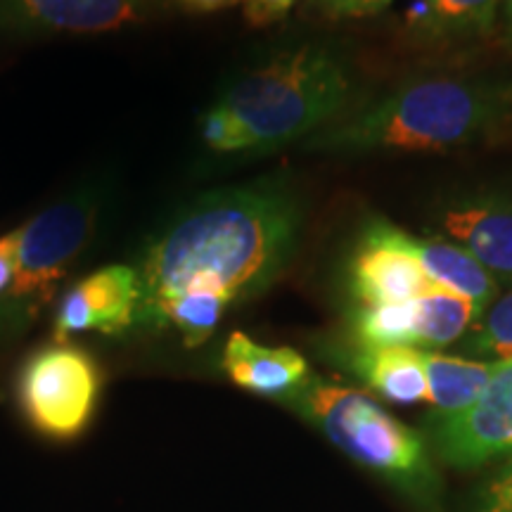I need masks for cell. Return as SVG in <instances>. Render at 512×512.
<instances>
[{
    "instance_id": "obj_1",
    "label": "cell",
    "mask_w": 512,
    "mask_h": 512,
    "mask_svg": "<svg viewBox=\"0 0 512 512\" xmlns=\"http://www.w3.org/2000/svg\"><path fill=\"white\" fill-rule=\"evenodd\" d=\"M302 209L283 185L256 183L209 192L190 204L140 256L138 323L192 285L219 287L230 299L278 278L297 247Z\"/></svg>"
},
{
    "instance_id": "obj_2",
    "label": "cell",
    "mask_w": 512,
    "mask_h": 512,
    "mask_svg": "<svg viewBox=\"0 0 512 512\" xmlns=\"http://www.w3.org/2000/svg\"><path fill=\"white\" fill-rule=\"evenodd\" d=\"M351 83L330 50L306 46L242 76L202 117L216 152L268 150L316 131L342 110Z\"/></svg>"
},
{
    "instance_id": "obj_3",
    "label": "cell",
    "mask_w": 512,
    "mask_h": 512,
    "mask_svg": "<svg viewBox=\"0 0 512 512\" xmlns=\"http://www.w3.org/2000/svg\"><path fill=\"white\" fill-rule=\"evenodd\" d=\"M510 107V95L491 86L432 79L396 91L366 112L309 140L318 150H451L486 128Z\"/></svg>"
},
{
    "instance_id": "obj_4",
    "label": "cell",
    "mask_w": 512,
    "mask_h": 512,
    "mask_svg": "<svg viewBox=\"0 0 512 512\" xmlns=\"http://www.w3.org/2000/svg\"><path fill=\"white\" fill-rule=\"evenodd\" d=\"M290 401L356 463L396 479H418L427 472L418 434L368 394L311 377Z\"/></svg>"
},
{
    "instance_id": "obj_5",
    "label": "cell",
    "mask_w": 512,
    "mask_h": 512,
    "mask_svg": "<svg viewBox=\"0 0 512 512\" xmlns=\"http://www.w3.org/2000/svg\"><path fill=\"white\" fill-rule=\"evenodd\" d=\"M98 197L83 192L72 200L53 204L22 228L12 230L17 240L15 278L5 292L10 304L36 313L53 299L55 287L91 242Z\"/></svg>"
},
{
    "instance_id": "obj_6",
    "label": "cell",
    "mask_w": 512,
    "mask_h": 512,
    "mask_svg": "<svg viewBox=\"0 0 512 512\" xmlns=\"http://www.w3.org/2000/svg\"><path fill=\"white\" fill-rule=\"evenodd\" d=\"M98 370L76 347L41 349L19 377V403L38 432L67 439L91 420L98 399Z\"/></svg>"
},
{
    "instance_id": "obj_7",
    "label": "cell",
    "mask_w": 512,
    "mask_h": 512,
    "mask_svg": "<svg viewBox=\"0 0 512 512\" xmlns=\"http://www.w3.org/2000/svg\"><path fill=\"white\" fill-rule=\"evenodd\" d=\"M441 458L458 467H477L512 451V361L496 363L482 396L437 427Z\"/></svg>"
},
{
    "instance_id": "obj_8",
    "label": "cell",
    "mask_w": 512,
    "mask_h": 512,
    "mask_svg": "<svg viewBox=\"0 0 512 512\" xmlns=\"http://www.w3.org/2000/svg\"><path fill=\"white\" fill-rule=\"evenodd\" d=\"M140 278L133 266H105L76 283L57 309V342L79 332L121 335L138 323Z\"/></svg>"
},
{
    "instance_id": "obj_9",
    "label": "cell",
    "mask_w": 512,
    "mask_h": 512,
    "mask_svg": "<svg viewBox=\"0 0 512 512\" xmlns=\"http://www.w3.org/2000/svg\"><path fill=\"white\" fill-rule=\"evenodd\" d=\"M368 230L411 254L432 285L463 294L479 311H484L498 294V280L463 245H453L439 238H413L384 221L373 223Z\"/></svg>"
},
{
    "instance_id": "obj_10",
    "label": "cell",
    "mask_w": 512,
    "mask_h": 512,
    "mask_svg": "<svg viewBox=\"0 0 512 512\" xmlns=\"http://www.w3.org/2000/svg\"><path fill=\"white\" fill-rule=\"evenodd\" d=\"M140 12V0H0V27L91 34L136 22Z\"/></svg>"
},
{
    "instance_id": "obj_11",
    "label": "cell",
    "mask_w": 512,
    "mask_h": 512,
    "mask_svg": "<svg viewBox=\"0 0 512 512\" xmlns=\"http://www.w3.org/2000/svg\"><path fill=\"white\" fill-rule=\"evenodd\" d=\"M432 283L418 261L392 242L366 230L351 261V292L363 306L413 302Z\"/></svg>"
},
{
    "instance_id": "obj_12",
    "label": "cell",
    "mask_w": 512,
    "mask_h": 512,
    "mask_svg": "<svg viewBox=\"0 0 512 512\" xmlns=\"http://www.w3.org/2000/svg\"><path fill=\"white\" fill-rule=\"evenodd\" d=\"M223 368L238 387L268 399L290 401L311 380L309 363L302 354L287 347H261L242 332L230 335Z\"/></svg>"
},
{
    "instance_id": "obj_13",
    "label": "cell",
    "mask_w": 512,
    "mask_h": 512,
    "mask_svg": "<svg viewBox=\"0 0 512 512\" xmlns=\"http://www.w3.org/2000/svg\"><path fill=\"white\" fill-rule=\"evenodd\" d=\"M444 228L501 283H512V204L470 202L444 214Z\"/></svg>"
},
{
    "instance_id": "obj_14",
    "label": "cell",
    "mask_w": 512,
    "mask_h": 512,
    "mask_svg": "<svg viewBox=\"0 0 512 512\" xmlns=\"http://www.w3.org/2000/svg\"><path fill=\"white\" fill-rule=\"evenodd\" d=\"M356 368L370 389L394 403L430 401L422 351L413 347L361 349Z\"/></svg>"
},
{
    "instance_id": "obj_15",
    "label": "cell",
    "mask_w": 512,
    "mask_h": 512,
    "mask_svg": "<svg viewBox=\"0 0 512 512\" xmlns=\"http://www.w3.org/2000/svg\"><path fill=\"white\" fill-rule=\"evenodd\" d=\"M430 403L437 406L441 418H453L470 408L489 384L496 363L465 361V358L422 351Z\"/></svg>"
},
{
    "instance_id": "obj_16",
    "label": "cell",
    "mask_w": 512,
    "mask_h": 512,
    "mask_svg": "<svg viewBox=\"0 0 512 512\" xmlns=\"http://www.w3.org/2000/svg\"><path fill=\"white\" fill-rule=\"evenodd\" d=\"M233 302L226 292L211 285H192L174 294L155 311L147 325H171L181 332L185 347H200L214 335L221 313Z\"/></svg>"
},
{
    "instance_id": "obj_17",
    "label": "cell",
    "mask_w": 512,
    "mask_h": 512,
    "mask_svg": "<svg viewBox=\"0 0 512 512\" xmlns=\"http://www.w3.org/2000/svg\"><path fill=\"white\" fill-rule=\"evenodd\" d=\"M418 320H415V339L425 347H446L467 330V325L479 313L477 306L463 294H456L446 287L432 285L425 294L415 299Z\"/></svg>"
},
{
    "instance_id": "obj_18",
    "label": "cell",
    "mask_w": 512,
    "mask_h": 512,
    "mask_svg": "<svg viewBox=\"0 0 512 512\" xmlns=\"http://www.w3.org/2000/svg\"><path fill=\"white\" fill-rule=\"evenodd\" d=\"M418 309L413 302L366 306L356 313V337L366 349L380 347H411L415 339Z\"/></svg>"
},
{
    "instance_id": "obj_19",
    "label": "cell",
    "mask_w": 512,
    "mask_h": 512,
    "mask_svg": "<svg viewBox=\"0 0 512 512\" xmlns=\"http://www.w3.org/2000/svg\"><path fill=\"white\" fill-rule=\"evenodd\" d=\"M501 0H415V27L448 31H489Z\"/></svg>"
},
{
    "instance_id": "obj_20",
    "label": "cell",
    "mask_w": 512,
    "mask_h": 512,
    "mask_svg": "<svg viewBox=\"0 0 512 512\" xmlns=\"http://www.w3.org/2000/svg\"><path fill=\"white\" fill-rule=\"evenodd\" d=\"M472 347L479 354L498 358V363L512 361V292L491 306Z\"/></svg>"
},
{
    "instance_id": "obj_21",
    "label": "cell",
    "mask_w": 512,
    "mask_h": 512,
    "mask_svg": "<svg viewBox=\"0 0 512 512\" xmlns=\"http://www.w3.org/2000/svg\"><path fill=\"white\" fill-rule=\"evenodd\" d=\"M392 3L394 0H318V8L335 19H358L380 15Z\"/></svg>"
},
{
    "instance_id": "obj_22",
    "label": "cell",
    "mask_w": 512,
    "mask_h": 512,
    "mask_svg": "<svg viewBox=\"0 0 512 512\" xmlns=\"http://www.w3.org/2000/svg\"><path fill=\"white\" fill-rule=\"evenodd\" d=\"M297 0H245V17L254 27H266V24L278 22Z\"/></svg>"
},
{
    "instance_id": "obj_23",
    "label": "cell",
    "mask_w": 512,
    "mask_h": 512,
    "mask_svg": "<svg viewBox=\"0 0 512 512\" xmlns=\"http://www.w3.org/2000/svg\"><path fill=\"white\" fill-rule=\"evenodd\" d=\"M482 512H512V458L486 491Z\"/></svg>"
},
{
    "instance_id": "obj_24",
    "label": "cell",
    "mask_w": 512,
    "mask_h": 512,
    "mask_svg": "<svg viewBox=\"0 0 512 512\" xmlns=\"http://www.w3.org/2000/svg\"><path fill=\"white\" fill-rule=\"evenodd\" d=\"M15 261H17V240H15V233H8L0 238V297H5L12 278H15Z\"/></svg>"
},
{
    "instance_id": "obj_25",
    "label": "cell",
    "mask_w": 512,
    "mask_h": 512,
    "mask_svg": "<svg viewBox=\"0 0 512 512\" xmlns=\"http://www.w3.org/2000/svg\"><path fill=\"white\" fill-rule=\"evenodd\" d=\"M178 3L192 12H216V10L230 8V5L240 3V0H178Z\"/></svg>"
},
{
    "instance_id": "obj_26",
    "label": "cell",
    "mask_w": 512,
    "mask_h": 512,
    "mask_svg": "<svg viewBox=\"0 0 512 512\" xmlns=\"http://www.w3.org/2000/svg\"><path fill=\"white\" fill-rule=\"evenodd\" d=\"M503 19H505V43L512 50V0H503Z\"/></svg>"
}]
</instances>
